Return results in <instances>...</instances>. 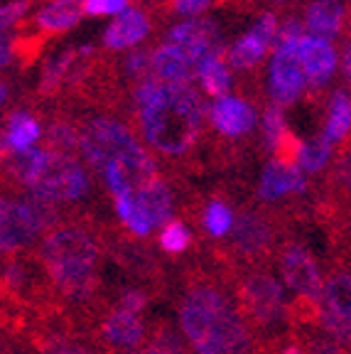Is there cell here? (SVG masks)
I'll list each match as a JSON object with an SVG mask.
<instances>
[{"label": "cell", "mask_w": 351, "mask_h": 354, "mask_svg": "<svg viewBox=\"0 0 351 354\" xmlns=\"http://www.w3.org/2000/svg\"><path fill=\"white\" fill-rule=\"evenodd\" d=\"M351 131V96L346 91H334L330 104V118L324 126V136L332 143H341Z\"/></svg>", "instance_id": "f1b7e54d"}, {"label": "cell", "mask_w": 351, "mask_h": 354, "mask_svg": "<svg viewBox=\"0 0 351 354\" xmlns=\"http://www.w3.org/2000/svg\"><path fill=\"white\" fill-rule=\"evenodd\" d=\"M278 266L280 273H283V281L287 283V288H292L295 298L324 303L322 268H319L314 254L307 249V243L290 236L280 246Z\"/></svg>", "instance_id": "ba28073f"}, {"label": "cell", "mask_w": 351, "mask_h": 354, "mask_svg": "<svg viewBox=\"0 0 351 354\" xmlns=\"http://www.w3.org/2000/svg\"><path fill=\"white\" fill-rule=\"evenodd\" d=\"M292 221L295 216L290 214L248 205L236 212V224L231 229L229 241L211 243L209 239H199V241L207 243L209 254L229 266L231 271L273 268L280 246L290 239Z\"/></svg>", "instance_id": "3957f363"}, {"label": "cell", "mask_w": 351, "mask_h": 354, "mask_svg": "<svg viewBox=\"0 0 351 354\" xmlns=\"http://www.w3.org/2000/svg\"><path fill=\"white\" fill-rule=\"evenodd\" d=\"M128 0H86V8L84 12L86 15H121V12L128 10Z\"/></svg>", "instance_id": "74e56055"}, {"label": "cell", "mask_w": 351, "mask_h": 354, "mask_svg": "<svg viewBox=\"0 0 351 354\" xmlns=\"http://www.w3.org/2000/svg\"><path fill=\"white\" fill-rule=\"evenodd\" d=\"M236 224V212L231 209V205H226L224 199H211L207 202L202 209V229L204 236L202 239H226L231 234Z\"/></svg>", "instance_id": "4316f807"}, {"label": "cell", "mask_w": 351, "mask_h": 354, "mask_svg": "<svg viewBox=\"0 0 351 354\" xmlns=\"http://www.w3.org/2000/svg\"><path fill=\"white\" fill-rule=\"evenodd\" d=\"M209 118L214 128L229 138H243L256 128V111L251 104L236 99V96H226V99L214 101Z\"/></svg>", "instance_id": "2e32d148"}, {"label": "cell", "mask_w": 351, "mask_h": 354, "mask_svg": "<svg viewBox=\"0 0 351 354\" xmlns=\"http://www.w3.org/2000/svg\"><path fill=\"white\" fill-rule=\"evenodd\" d=\"M197 79L202 84V88L209 96H214L216 101L226 99L231 91V72L229 66L221 62V57H209L199 64Z\"/></svg>", "instance_id": "83f0119b"}, {"label": "cell", "mask_w": 351, "mask_h": 354, "mask_svg": "<svg viewBox=\"0 0 351 354\" xmlns=\"http://www.w3.org/2000/svg\"><path fill=\"white\" fill-rule=\"evenodd\" d=\"M79 148H82L86 165L96 175H104V170L111 165H133L148 175L160 177L153 155L140 145L131 128L115 118L99 116L88 121L82 131Z\"/></svg>", "instance_id": "8992f818"}, {"label": "cell", "mask_w": 351, "mask_h": 354, "mask_svg": "<svg viewBox=\"0 0 351 354\" xmlns=\"http://www.w3.org/2000/svg\"><path fill=\"white\" fill-rule=\"evenodd\" d=\"M0 224H3V236H0V249L3 256H28L37 254L39 243L44 239V229L35 212L22 197H3L0 205Z\"/></svg>", "instance_id": "9c48e42d"}, {"label": "cell", "mask_w": 351, "mask_h": 354, "mask_svg": "<svg viewBox=\"0 0 351 354\" xmlns=\"http://www.w3.org/2000/svg\"><path fill=\"white\" fill-rule=\"evenodd\" d=\"M336 50L332 47L330 39L314 37V35H305L300 42V62L302 69L307 74V84L314 88L324 86L336 72Z\"/></svg>", "instance_id": "5bb4252c"}, {"label": "cell", "mask_w": 351, "mask_h": 354, "mask_svg": "<svg viewBox=\"0 0 351 354\" xmlns=\"http://www.w3.org/2000/svg\"><path fill=\"white\" fill-rule=\"evenodd\" d=\"M302 39H305V28H302V22L287 20L280 25L275 47H280V50H300Z\"/></svg>", "instance_id": "e575fe53"}, {"label": "cell", "mask_w": 351, "mask_h": 354, "mask_svg": "<svg viewBox=\"0 0 351 354\" xmlns=\"http://www.w3.org/2000/svg\"><path fill=\"white\" fill-rule=\"evenodd\" d=\"M275 3H287V0H275Z\"/></svg>", "instance_id": "bcb514c9"}, {"label": "cell", "mask_w": 351, "mask_h": 354, "mask_svg": "<svg viewBox=\"0 0 351 354\" xmlns=\"http://www.w3.org/2000/svg\"><path fill=\"white\" fill-rule=\"evenodd\" d=\"M28 8H30L28 0H12V3L3 6V10H0V28L8 30L12 22H17L25 12H28Z\"/></svg>", "instance_id": "f35d334b"}, {"label": "cell", "mask_w": 351, "mask_h": 354, "mask_svg": "<svg viewBox=\"0 0 351 354\" xmlns=\"http://www.w3.org/2000/svg\"><path fill=\"white\" fill-rule=\"evenodd\" d=\"M234 290L258 342H290V303L273 276V268L234 271Z\"/></svg>", "instance_id": "5b68a950"}, {"label": "cell", "mask_w": 351, "mask_h": 354, "mask_svg": "<svg viewBox=\"0 0 351 354\" xmlns=\"http://www.w3.org/2000/svg\"><path fill=\"white\" fill-rule=\"evenodd\" d=\"M0 101H8V86L0 88Z\"/></svg>", "instance_id": "f6af8a7d"}, {"label": "cell", "mask_w": 351, "mask_h": 354, "mask_svg": "<svg viewBox=\"0 0 351 354\" xmlns=\"http://www.w3.org/2000/svg\"><path fill=\"white\" fill-rule=\"evenodd\" d=\"M111 300H113L115 308L126 310V313H133V315H143L145 310L150 308V303L155 300V295L150 293L148 288L133 283V286L118 288L115 295H111Z\"/></svg>", "instance_id": "1f68e13d"}, {"label": "cell", "mask_w": 351, "mask_h": 354, "mask_svg": "<svg viewBox=\"0 0 351 354\" xmlns=\"http://www.w3.org/2000/svg\"><path fill=\"white\" fill-rule=\"evenodd\" d=\"M101 236H104L106 259L113 261L137 286L148 288L155 300L172 293V273L175 271L167 268L155 246H150L145 239H137L131 232H123L111 224H101Z\"/></svg>", "instance_id": "52a82bcc"}, {"label": "cell", "mask_w": 351, "mask_h": 354, "mask_svg": "<svg viewBox=\"0 0 351 354\" xmlns=\"http://www.w3.org/2000/svg\"><path fill=\"white\" fill-rule=\"evenodd\" d=\"M143 349L145 354H192L180 325H172L165 317L150 320V339Z\"/></svg>", "instance_id": "603a6c76"}, {"label": "cell", "mask_w": 351, "mask_h": 354, "mask_svg": "<svg viewBox=\"0 0 351 354\" xmlns=\"http://www.w3.org/2000/svg\"><path fill=\"white\" fill-rule=\"evenodd\" d=\"M197 241L199 239L194 236V229H189L184 221H177L172 219L167 227H162V232L158 234V246L160 251L170 259H182L187 256L189 251L197 249Z\"/></svg>", "instance_id": "484cf974"}, {"label": "cell", "mask_w": 351, "mask_h": 354, "mask_svg": "<svg viewBox=\"0 0 351 354\" xmlns=\"http://www.w3.org/2000/svg\"><path fill=\"white\" fill-rule=\"evenodd\" d=\"M307 86V74L302 69L300 50L275 47L268 66V91L278 106L295 104Z\"/></svg>", "instance_id": "8fae6325"}, {"label": "cell", "mask_w": 351, "mask_h": 354, "mask_svg": "<svg viewBox=\"0 0 351 354\" xmlns=\"http://www.w3.org/2000/svg\"><path fill=\"white\" fill-rule=\"evenodd\" d=\"M0 64H10V39L8 37H3V42H0Z\"/></svg>", "instance_id": "b9f144b4"}, {"label": "cell", "mask_w": 351, "mask_h": 354, "mask_svg": "<svg viewBox=\"0 0 351 354\" xmlns=\"http://www.w3.org/2000/svg\"><path fill=\"white\" fill-rule=\"evenodd\" d=\"M137 205L145 212V216L150 219L153 229L167 227L175 214V197H172V189L167 187V183L162 177L153 180V183L143 185V187L135 192Z\"/></svg>", "instance_id": "d6986e66"}, {"label": "cell", "mask_w": 351, "mask_h": 354, "mask_svg": "<svg viewBox=\"0 0 351 354\" xmlns=\"http://www.w3.org/2000/svg\"><path fill=\"white\" fill-rule=\"evenodd\" d=\"M332 140L327 136H317V138L302 143L300 155H297V165L302 167L305 172H319L332 158Z\"/></svg>", "instance_id": "4dcf8cb0"}, {"label": "cell", "mask_w": 351, "mask_h": 354, "mask_svg": "<svg viewBox=\"0 0 351 354\" xmlns=\"http://www.w3.org/2000/svg\"><path fill=\"white\" fill-rule=\"evenodd\" d=\"M319 327H322L324 332H330L334 339H339L346 349H351V322L346 320V317H341L339 313H334L330 305H322Z\"/></svg>", "instance_id": "836d02e7"}, {"label": "cell", "mask_w": 351, "mask_h": 354, "mask_svg": "<svg viewBox=\"0 0 351 354\" xmlns=\"http://www.w3.org/2000/svg\"><path fill=\"white\" fill-rule=\"evenodd\" d=\"M278 20L273 12H265L258 17V22L238 39L234 47L229 50V62L236 69H251L265 57V52L270 50L278 39Z\"/></svg>", "instance_id": "4fadbf2b"}, {"label": "cell", "mask_w": 351, "mask_h": 354, "mask_svg": "<svg viewBox=\"0 0 351 354\" xmlns=\"http://www.w3.org/2000/svg\"><path fill=\"white\" fill-rule=\"evenodd\" d=\"M290 342H295L305 354H351V349H346L319 325L290 327Z\"/></svg>", "instance_id": "cb8c5ba5"}, {"label": "cell", "mask_w": 351, "mask_h": 354, "mask_svg": "<svg viewBox=\"0 0 351 354\" xmlns=\"http://www.w3.org/2000/svg\"><path fill=\"white\" fill-rule=\"evenodd\" d=\"M344 6L341 0H312L305 10V28L310 35L322 39H332L344 28Z\"/></svg>", "instance_id": "44dd1931"}, {"label": "cell", "mask_w": 351, "mask_h": 354, "mask_svg": "<svg viewBox=\"0 0 351 354\" xmlns=\"http://www.w3.org/2000/svg\"><path fill=\"white\" fill-rule=\"evenodd\" d=\"M175 271L177 325L192 354H258V337L234 290V271L209 254L207 243L197 241Z\"/></svg>", "instance_id": "6da1fadb"}, {"label": "cell", "mask_w": 351, "mask_h": 354, "mask_svg": "<svg viewBox=\"0 0 351 354\" xmlns=\"http://www.w3.org/2000/svg\"><path fill=\"white\" fill-rule=\"evenodd\" d=\"M8 177H12L30 194L50 199L55 205L79 202L91 192V177L82 160L47 148L8 155Z\"/></svg>", "instance_id": "277c9868"}, {"label": "cell", "mask_w": 351, "mask_h": 354, "mask_svg": "<svg viewBox=\"0 0 351 354\" xmlns=\"http://www.w3.org/2000/svg\"><path fill=\"white\" fill-rule=\"evenodd\" d=\"M42 138V128L39 123L30 116L28 111H15L8 118V128L3 133V153L8 155H20L35 150V143Z\"/></svg>", "instance_id": "7402d4cb"}, {"label": "cell", "mask_w": 351, "mask_h": 354, "mask_svg": "<svg viewBox=\"0 0 351 354\" xmlns=\"http://www.w3.org/2000/svg\"><path fill=\"white\" fill-rule=\"evenodd\" d=\"M106 354H145V349H118V352H106Z\"/></svg>", "instance_id": "ee69618b"}, {"label": "cell", "mask_w": 351, "mask_h": 354, "mask_svg": "<svg viewBox=\"0 0 351 354\" xmlns=\"http://www.w3.org/2000/svg\"><path fill=\"white\" fill-rule=\"evenodd\" d=\"M84 8H86V0H55L39 10L37 25L42 30H50V32L69 30L82 20Z\"/></svg>", "instance_id": "d4e9b609"}, {"label": "cell", "mask_w": 351, "mask_h": 354, "mask_svg": "<svg viewBox=\"0 0 351 354\" xmlns=\"http://www.w3.org/2000/svg\"><path fill=\"white\" fill-rule=\"evenodd\" d=\"M113 207H115V214H118V219L126 224V229L133 234V236L148 239L150 234L155 232L153 224H150V219L145 216V212L140 209V205H137L135 192L126 194V197H115Z\"/></svg>", "instance_id": "f546056e"}, {"label": "cell", "mask_w": 351, "mask_h": 354, "mask_svg": "<svg viewBox=\"0 0 351 354\" xmlns=\"http://www.w3.org/2000/svg\"><path fill=\"white\" fill-rule=\"evenodd\" d=\"M324 273V305L351 322V263L339 256H327Z\"/></svg>", "instance_id": "e0dca14e"}, {"label": "cell", "mask_w": 351, "mask_h": 354, "mask_svg": "<svg viewBox=\"0 0 351 354\" xmlns=\"http://www.w3.org/2000/svg\"><path fill=\"white\" fill-rule=\"evenodd\" d=\"M167 42L175 44L180 52H184L197 64V69L204 59L221 55L219 30H216L214 22L204 20V17H192V20H184L180 25H175L167 32Z\"/></svg>", "instance_id": "7c38bea8"}, {"label": "cell", "mask_w": 351, "mask_h": 354, "mask_svg": "<svg viewBox=\"0 0 351 354\" xmlns=\"http://www.w3.org/2000/svg\"><path fill=\"white\" fill-rule=\"evenodd\" d=\"M77 55H79V52H64L61 57H57V59L52 62L50 66H47V72H44L42 86H44V88L57 86V84H59V79L66 74V69H69V64H72V59H74Z\"/></svg>", "instance_id": "8d00e7d4"}, {"label": "cell", "mask_w": 351, "mask_h": 354, "mask_svg": "<svg viewBox=\"0 0 351 354\" xmlns=\"http://www.w3.org/2000/svg\"><path fill=\"white\" fill-rule=\"evenodd\" d=\"M126 69L131 77H137V79H153V55H148V52L137 50L133 52L131 57L126 59Z\"/></svg>", "instance_id": "d590c367"}, {"label": "cell", "mask_w": 351, "mask_h": 354, "mask_svg": "<svg viewBox=\"0 0 351 354\" xmlns=\"http://www.w3.org/2000/svg\"><path fill=\"white\" fill-rule=\"evenodd\" d=\"M153 77L172 84H189V79L197 77V64L175 44L165 42L153 52Z\"/></svg>", "instance_id": "ffe728a7"}, {"label": "cell", "mask_w": 351, "mask_h": 354, "mask_svg": "<svg viewBox=\"0 0 351 354\" xmlns=\"http://www.w3.org/2000/svg\"><path fill=\"white\" fill-rule=\"evenodd\" d=\"M143 138L165 158H184L202 133L204 106L192 84H172L153 77L135 91Z\"/></svg>", "instance_id": "7a4b0ae2"}, {"label": "cell", "mask_w": 351, "mask_h": 354, "mask_svg": "<svg viewBox=\"0 0 351 354\" xmlns=\"http://www.w3.org/2000/svg\"><path fill=\"white\" fill-rule=\"evenodd\" d=\"M150 32V22L143 10L128 8L126 12L115 15L113 22L104 32V44L108 50H128L133 44L143 42Z\"/></svg>", "instance_id": "ac0fdd59"}, {"label": "cell", "mask_w": 351, "mask_h": 354, "mask_svg": "<svg viewBox=\"0 0 351 354\" xmlns=\"http://www.w3.org/2000/svg\"><path fill=\"white\" fill-rule=\"evenodd\" d=\"M305 192H307V180H305L300 167L290 165V162L270 160L258 180V197L263 202H278L285 194Z\"/></svg>", "instance_id": "9a60e30c"}, {"label": "cell", "mask_w": 351, "mask_h": 354, "mask_svg": "<svg viewBox=\"0 0 351 354\" xmlns=\"http://www.w3.org/2000/svg\"><path fill=\"white\" fill-rule=\"evenodd\" d=\"M91 339L104 352L143 349L150 339V322H145L143 315H133V313L115 308L113 300H111V305L104 310V315L93 325Z\"/></svg>", "instance_id": "30bf717a"}, {"label": "cell", "mask_w": 351, "mask_h": 354, "mask_svg": "<svg viewBox=\"0 0 351 354\" xmlns=\"http://www.w3.org/2000/svg\"><path fill=\"white\" fill-rule=\"evenodd\" d=\"M341 69H344V77H346V82L351 84V39L346 42V47H344V55H341Z\"/></svg>", "instance_id": "60d3db41"}, {"label": "cell", "mask_w": 351, "mask_h": 354, "mask_svg": "<svg viewBox=\"0 0 351 354\" xmlns=\"http://www.w3.org/2000/svg\"><path fill=\"white\" fill-rule=\"evenodd\" d=\"M44 138H47V150L74 155V148H77L79 140H82V133L74 131L69 123H52Z\"/></svg>", "instance_id": "d6a6232c"}, {"label": "cell", "mask_w": 351, "mask_h": 354, "mask_svg": "<svg viewBox=\"0 0 351 354\" xmlns=\"http://www.w3.org/2000/svg\"><path fill=\"white\" fill-rule=\"evenodd\" d=\"M211 3H214V0H172V6H175V10L180 12V15H192V17L207 10Z\"/></svg>", "instance_id": "ab89813d"}, {"label": "cell", "mask_w": 351, "mask_h": 354, "mask_svg": "<svg viewBox=\"0 0 351 354\" xmlns=\"http://www.w3.org/2000/svg\"><path fill=\"white\" fill-rule=\"evenodd\" d=\"M280 354H305V352H302V349L297 347L295 342H290V344H285V349H283Z\"/></svg>", "instance_id": "7bdbcfd3"}]
</instances>
